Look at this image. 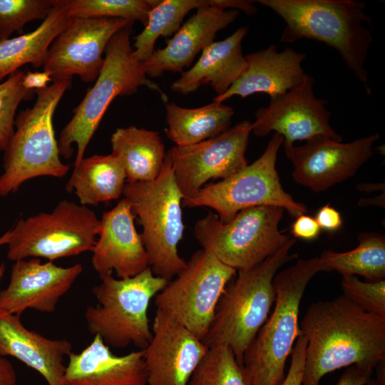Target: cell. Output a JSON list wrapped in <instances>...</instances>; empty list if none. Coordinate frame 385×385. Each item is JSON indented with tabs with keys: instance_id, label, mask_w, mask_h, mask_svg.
I'll list each match as a JSON object with an SVG mask.
<instances>
[{
	"instance_id": "6da1fadb",
	"label": "cell",
	"mask_w": 385,
	"mask_h": 385,
	"mask_svg": "<svg viewBox=\"0 0 385 385\" xmlns=\"http://www.w3.org/2000/svg\"><path fill=\"white\" fill-rule=\"evenodd\" d=\"M307 340L302 385H319L327 374L385 362V318L366 312L344 294L312 303L299 325Z\"/></svg>"
},
{
	"instance_id": "7a4b0ae2",
	"label": "cell",
	"mask_w": 385,
	"mask_h": 385,
	"mask_svg": "<svg viewBox=\"0 0 385 385\" xmlns=\"http://www.w3.org/2000/svg\"><path fill=\"white\" fill-rule=\"evenodd\" d=\"M285 23L281 43L302 38L322 42L337 51L346 66L365 86L369 95L368 73L364 68L373 41L365 24L371 19L366 4L355 0H258Z\"/></svg>"
},
{
	"instance_id": "3957f363",
	"label": "cell",
	"mask_w": 385,
	"mask_h": 385,
	"mask_svg": "<svg viewBox=\"0 0 385 385\" xmlns=\"http://www.w3.org/2000/svg\"><path fill=\"white\" fill-rule=\"evenodd\" d=\"M330 272L319 257L298 260L273 279L274 309L246 349L242 368L250 385H281L293 344L301 334L299 305L317 273Z\"/></svg>"
},
{
	"instance_id": "277c9868",
	"label": "cell",
	"mask_w": 385,
	"mask_h": 385,
	"mask_svg": "<svg viewBox=\"0 0 385 385\" xmlns=\"http://www.w3.org/2000/svg\"><path fill=\"white\" fill-rule=\"evenodd\" d=\"M296 239L290 238L260 265L238 272L226 287L216 307L212 322L202 339L208 347L228 346L242 365L243 354L264 324L275 301L273 279L279 268L297 258L289 254Z\"/></svg>"
},
{
	"instance_id": "5b68a950",
	"label": "cell",
	"mask_w": 385,
	"mask_h": 385,
	"mask_svg": "<svg viewBox=\"0 0 385 385\" xmlns=\"http://www.w3.org/2000/svg\"><path fill=\"white\" fill-rule=\"evenodd\" d=\"M133 24L118 30L109 41L94 85L73 109V116L57 140L60 155L66 159L72 156L73 145L76 144L74 167L84 158L88 144L115 97L133 95L140 86H146L159 93L162 99L167 101V96L148 78L143 63L134 56L130 41Z\"/></svg>"
},
{
	"instance_id": "8992f818",
	"label": "cell",
	"mask_w": 385,
	"mask_h": 385,
	"mask_svg": "<svg viewBox=\"0 0 385 385\" xmlns=\"http://www.w3.org/2000/svg\"><path fill=\"white\" fill-rule=\"evenodd\" d=\"M71 83L72 78L54 80L51 86L35 91L37 98L34 106L15 117V128L4 151L0 197L16 192L31 178H62L69 171V165L60 159L53 116Z\"/></svg>"
},
{
	"instance_id": "52a82bcc",
	"label": "cell",
	"mask_w": 385,
	"mask_h": 385,
	"mask_svg": "<svg viewBox=\"0 0 385 385\" xmlns=\"http://www.w3.org/2000/svg\"><path fill=\"white\" fill-rule=\"evenodd\" d=\"M123 195L138 217L141 238L153 273L170 281L186 265L178 253L183 238L182 195L166 153L158 177L149 182L126 183Z\"/></svg>"
},
{
	"instance_id": "ba28073f",
	"label": "cell",
	"mask_w": 385,
	"mask_h": 385,
	"mask_svg": "<svg viewBox=\"0 0 385 385\" xmlns=\"http://www.w3.org/2000/svg\"><path fill=\"white\" fill-rule=\"evenodd\" d=\"M92 289L98 301L88 306L85 319L89 332L109 347L124 349L133 344L145 349L153 337L148 310L150 300L169 281L155 275L150 267L132 277L108 274Z\"/></svg>"
},
{
	"instance_id": "9c48e42d",
	"label": "cell",
	"mask_w": 385,
	"mask_h": 385,
	"mask_svg": "<svg viewBox=\"0 0 385 385\" xmlns=\"http://www.w3.org/2000/svg\"><path fill=\"white\" fill-rule=\"evenodd\" d=\"M284 210L257 206L238 212L227 222L209 212L194 225L202 249L236 271L249 270L275 253L291 238L278 225Z\"/></svg>"
},
{
	"instance_id": "30bf717a",
	"label": "cell",
	"mask_w": 385,
	"mask_h": 385,
	"mask_svg": "<svg viewBox=\"0 0 385 385\" xmlns=\"http://www.w3.org/2000/svg\"><path fill=\"white\" fill-rule=\"evenodd\" d=\"M100 219L87 206L60 201L50 212L19 220L8 231L7 258L11 261L44 258L48 261L92 251Z\"/></svg>"
},
{
	"instance_id": "8fae6325",
	"label": "cell",
	"mask_w": 385,
	"mask_h": 385,
	"mask_svg": "<svg viewBox=\"0 0 385 385\" xmlns=\"http://www.w3.org/2000/svg\"><path fill=\"white\" fill-rule=\"evenodd\" d=\"M283 137L274 133L262 154L234 175L204 185L193 196L183 200V207L213 209L222 222L232 220L240 210L257 206H277L297 217L307 208L284 191L276 169L277 156Z\"/></svg>"
},
{
	"instance_id": "7c38bea8",
	"label": "cell",
	"mask_w": 385,
	"mask_h": 385,
	"mask_svg": "<svg viewBox=\"0 0 385 385\" xmlns=\"http://www.w3.org/2000/svg\"><path fill=\"white\" fill-rule=\"evenodd\" d=\"M236 270L203 249L155 297L158 310L169 315L200 340L212 322L217 303Z\"/></svg>"
},
{
	"instance_id": "4fadbf2b",
	"label": "cell",
	"mask_w": 385,
	"mask_h": 385,
	"mask_svg": "<svg viewBox=\"0 0 385 385\" xmlns=\"http://www.w3.org/2000/svg\"><path fill=\"white\" fill-rule=\"evenodd\" d=\"M251 132V122L245 120L215 137L169 150L167 153L183 199L195 195L208 180L227 179L246 167Z\"/></svg>"
},
{
	"instance_id": "5bb4252c",
	"label": "cell",
	"mask_w": 385,
	"mask_h": 385,
	"mask_svg": "<svg viewBox=\"0 0 385 385\" xmlns=\"http://www.w3.org/2000/svg\"><path fill=\"white\" fill-rule=\"evenodd\" d=\"M133 23L123 19L69 17L48 48L43 71L53 81L74 75L84 83L96 81L109 41L118 30Z\"/></svg>"
},
{
	"instance_id": "9a60e30c",
	"label": "cell",
	"mask_w": 385,
	"mask_h": 385,
	"mask_svg": "<svg viewBox=\"0 0 385 385\" xmlns=\"http://www.w3.org/2000/svg\"><path fill=\"white\" fill-rule=\"evenodd\" d=\"M314 81L313 77L307 74L300 84L270 99L267 107L258 108L255 120L251 123L252 132L257 136L265 137L272 131L282 135L287 158L295 141L307 140L317 135L337 141L342 140L330 125L332 112L326 107L327 101L314 93Z\"/></svg>"
},
{
	"instance_id": "2e32d148",
	"label": "cell",
	"mask_w": 385,
	"mask_h": 385,
	"mask_svg": "<svg viewBox=\"0 0 385 385\" xmlns=\"http://www.w3.org/2000/svg\"><path fill=\"white\" fill-rule=\"evenodd\" d=\"M378 138L374 133L344 143L324 135L312 137L292 150V177L314 192L324 191L354 176L372 156Z\"/></svg>"
},
{
	"instance_id": "e0dca14e",
	"label": "cell",
	"mask_w": 385,
	"mask_h": 385,
	"mask_svg": "<svg viewBox=\"0 0 385 385\" xmlns=\"http://www.w3.org/2000/svg\"><path fill=\"white\" fill-rule=\"evenodd\" d=\"M143 349L148 385H188L209 348L169 315L156 310Z\"/></svg>"
},
{
	"instance_id": "ac0fdd59",
	"label": "cell",
	"mask_w": 385,
	"mask_h": 385,
	"mask_svg": "<svg viewBox=\"0 0 385 385\" xmlns=\"http://www.w3.org/2000/svg\"><path fill=\"white\" fill-rule=\"evenodd\" d=\"M83 270L80 263L63 267L39 258L14 262L9 283L0 291V313L21 315L28 309L53 312Z\"/></svg>"
},
{
	"instance_id": "d6986e66",
	"label": "cell",
	"mask_w": 385,
	"mask_h": 385,
	"mask_svg": "<svg viewBox=\"0 0 385 385\" xmlns=\"http://www.w3.org/2000/svg\"><path fill=\"white\" fill-rule=\"evenodd\" d=\"M135 217L125 197L103 213L97 240L91 251L92 266L100 279L113 271L119 279L129 278L149 267L141 235L134 224Z\"/></svg>"
},
{
	"instance_id": "ffe728a7",
	"label": "cell",
	"mask_w": 385,
	"mask_h": 385,
	"mask_svg": "<svg viewBox=\"0 0 385 385\" xmlns=\"http://www.w3.org/2000/svg\"><path fill=\"white\" fill-rule=\"evenodd\" d=\"M305 53L288 47L278 52L275 44L245 56L246 68L240 78L213 101L223 103L232 96L245 98L257 93L280 96L300 84L307 73L302 67Z\"/></svg>"
},
{
	"instance_id": "44dd1931",
	"label": "cell",
	"mask_w": 385,
	"mask_h": 385,
	"mask_svg": "<svg viewBox=\"0 0 385 385\" xmlns=\"http://www.w3.org/2000/svg\"><path fill=\"white\" fill-rule=\"evenodd\" d=\"M239 11L222 10L212 6L197 9L165 47L155 50L150 58L143 63L148 76H160L165 71L183 72L196 55L214 41L217 33L234 22Z\"/></svg>"
},
{
	"instance_id": "7402d4cb",
	"label": "cell",
	"mask_w": 385,
	"mask_h": 385,
	"mask_svg": "<svg viewBox=\"0 0 385 385\" xmlns=\"http://www.w3.org/2000/svg\"><path fill=\"white\" fill-rule=\"evenodd\" d=\"M70 341L51 339L27 329L21 315L0 313V355L12 356L38 372L48 385H66L64 359Z\"/></svg>"
},
{
	"instance_id": "603a6c76",
	"label": "cell",
	"mask_w": 385,
	"mask_h": 385,
	"mask_svg": "<svg viewBox=\"0 0 385 385\" xmlns=\"http://www.w3.org/2000/svg\"><path fill=\"white\" fill-rule=\"evenodd\" d=\"M66 385H148L143 349L117 356L98 336L81 352H71Z\"/></svg>"
},
{
	"instance_id": "cb8c5ba5",
	"label": "cell",
	"mask_w": 385,
	"mask_h": 385,
	"mask_svg": "<svg viewBox=\"0 0 385 385\" xmlns=\"http://www.w3.org/2000/svg\"><path fill=\"white\" fill-rule=\"evenodd\" d=\"M247 33V28L241 26L224 40L208 45L202 51L198 61L172 83L171 89L188 95L202 85H209L216 96L224 94L246 68L242 41Z\"/></svg>"
},
{
	"instance_id": "d4e9b609",
	"label": "cell",
	"mask_w": 385,
	"mask_h": 385,
	"mask_svg": "<svg viewBox=\"0 0 385 385\" xmlns=\"http://www.w3.org/2000/svg\"><path fill=\"white\" fill-rule=\"evenodd\" d=\"M68 13V0H55L35 30L0 41V81L27 63L43 66L50 45L67 24Z\"/></svg>"
},
{
	"instance_id": "484cf974",
	"label": "cell",
	"mask_w": 385,
	"mask_h": 385,
	"mask_svg": "<svg viewBox=\"0 0 385 385\" xmlns=\"http://www.w3.org/2000/svg\"><path fill=\"white\" fill-rule=\"evenodd\" d=\"M111 143V154L124 167L126 183L149 182L158 177L166 153L158 132L135 126L118 128Z\"/></svg>"
},
{
	"instance_id": "4316f807",
	"label": "cell",
	"mask_w": 385,
	"mask_h": 385,
	"mask_svg": "<svg viewBox=\"0 0 385 385\" xmlns=\"http://www.w3.org/2000/svg\"><path fill=\"white\" fill-rule=\"evenodd\" d=\"M125 183L124 167L111 153L83 158L74 167L66 188L68 192H75L81 205H97L120 197Z\"/></svg>"
},
{
	"instance_id": "83f0119b",
	"label": "cell",
	"mask_w": 385,
	"mask_h": 385,
	"mask_svg": "<svg viewBox=\"0 0 385 385\" xmlns=\"http://www.w3.org/2000/svg\"><path fill=\"white\" fill-rule=\"evenodd\" d=\"M167 135L177 146L198 143L229 128L233 109L213 101L205 106L188 108L174 103L165 105Z\"/></svg>"
},
{
	"instance_id": "f1b7e54d",
	"label": "cell",
	"mask_w": 385,
	"mask_h": 385,
	"mask_svg": "<svg viewBox=\"0 0 385 385\" xmlns=\"http://www.w3.org/2000/svg\"><path fill=\"white\" fill-rule=\"evenodd\" d=\"M358 246L346 252L324 251L319 258L329 271L343 275H360L369 282L385 279V237L376 232H362Z\"/></svg>"
},
{
	"instance_id": "f546056e",
	"label": "cell",
	"mask_w": 385,
	"mask_h": 385,
	"mask_svg": "<svg viewBox=\"0 0 385 385\" xmlns=\"http://www.w3.org/2000/svg\"><path fill=\"white\" fill-rule=\"evenodd\" d=\"M207 6L208 0H159L148 14L145 29L135 38V58L140 63L147 61L155 51V43L160 36L175 34L188 12Z\"/></svg>"
},
{
	"instance_id": "4dcf8cb0",
	"label": "cell",
	"mask_w": 385,
	"mask_h": 385,
	"mask_svg": "<svg viewBox=\"0 0 385 385\" xmlns=\"http://www.w3.org/2000/svg\"><path fill=\"white\" fill-rule=\"evenodd\" d=\"M188 385H250L242 366L226 345L209 348Z\"/></svg>"
},
{
	"instance_id": "1f68e13d",
	"label": "cell",
	"mask_w": 385,
	"mask_h": 385,
	"mask_svg": "<svg viewBox=\"0 0 385 385\" xmlns=\"http://www.w3.org/2000/svg\"><path fill=\"white\" fill-rule=\"evenodd\" d=\"M159 0H68V16L113 18L138 21L144 26Z\"/></svg>"
},
{
	"instance_id": "d6a6232c",
	"label": "cell",
	"mask_w": 385,
	"mask_h": 385,
	"mask_svg": "<svg viewBox=\"0 0 385 385\" xmlns=\"http://www.w3.org/2000/svg\"><path fill=\"white\" fill-rule=\"evenodd\" d=\"M55 0H0V41L31 21L45 19Z\"/></svg>"
},
{
	"instance_id": "836d02e7",
	"label": "cell",
	"mask_w": 385,
	"mask_h": 385,
	"mask_svg": "<svg viewBox=\"0 0 385 385\" xmlns=\"http://www.w3.org/2000/svg\"><path fill=\"white\" fill-rule=\"evenodd\" d=\"M24 72L18 70L0 83V152H4L14 130L16 111L22 100H30L34 91L22 84Z\"/></svg>"
},
{
	"instance_id": "e575fe53",
	"label": "cell",
	"mask_w": 385,
	"mask_h": 385,
	"mask_svg": "<svg viewBox=\"0 0 385 385\" xmlns=\"http://www.w3.org/2000/svg\"><path fill=\"white\" fill-rule=\"evenodd\" d=\"M343 294L364 311L385 318V279L365 282L355 275H343Z\"/></svg>"
},
{
	"instance_id": "d590c367",
	"label": "cell",
	"mask_w": 385,
	"mask_h": 385,
	"mask_svg": "<svg viewBox=\"0 0 385 385\" xmlns=\"http://www.w3.org/2000/svg\"><path fill=\"white\" fill-rule=\"evenodd\" d=\"M307 345V338L300 334L291 352L292 360L288 373L281 385H302Z\"/></svg>"
},
{
	"instance_id": "8d00e7d4",
	"label": "cell",
	"mask_w": 385,
	"mask_h": 385,
	"mask_svg": "<svg viewBox=\"0 0 385 385\" xmlns=\"http://www.w3.org/2000/svg\"><path fill=\"white\" fill-rule=\"evenodd\" d=\"M374 369L351 365L343 372L336 385H381L372 378Z\"/></svg>"
},
{
	"instance_id": "74e56055",
	"label": "cell",
	"mask_w": 385,
	"mask_h": 385,
	"mask_svg": "<svg viewBox=\"0 0 385 385\" xmlns=\"http://www.w3.org/2000/svg\"><path fill=\"white\" fill-rule=\"evenodd\" d=\"M321 230L314 217L303 214L296 217L291 232L294 237L312 240L318 237Z\"/></svg>"
},
{
	"instance_id": "f35d334b",
	"label": "cell",
	"mask_w": 385,
	"mask_h": 385,
	"mask_svg": "<svg viewBox=\"0 0 385 385\" xmlns=\"http://www.w3.org/2000/svg\"><path fill=\"white\" fill-rule=\"evenodd\" d=\"M315 219L321 229L329 232L337 231L342 225L341 214L329 204L318 210Z\"/></svg>"
},
{
	"instance_id": "ab89813d",
	"label": "cell",
	"mask_w": 385,
	"mask_h": 385,
	"mask_svg": "<svg viewBox=\"0 0 385 385\" xmlns=\"http://www.w3.org/2000/svg\"><path fill=\"white\" fill-rule=\"evenodd\" d=\"M254 2L255 1L247 0H208L209 6L222 10H227V9L241 10L248 15H252L257 12V9L253 5Z\"/></svg>"
},
{
	"instance_id": "60d3db41",
	"label": "cell",
	"mask_w": 385,
	"mask_h": 385,
	"mask_svg": "<svg viewBox=\"0 0 385 385\" xmlns=\"http://www.w3.org/2000/svg\"><path fill=\"white\" fill-rule=\"evenodd\" d=\"M52 80L50 75L44 71L41 72L29 71L24 73L22 84L25 89L35 91L46 88L47 84Z\"/></svg>"
},
{
	"instance_id": "b9f144b4",
	"label": "cell",
	"mask_w": 385,
	"mask_h": 385,
	"mask_svg": "<svg viewBox=\"0 0 385 385\" xmlns=\"http://www.w3.org/2000/svg\"><path fill=\"white\" fill-rule=\"evenodd\" d=\"M16 374L12 364L0 355V385H16Z\"/></svg>"
},
{
	"instance_id": "7bdbcfd3",
	"label": "cell",
	"mask_w": 385,
	"mask_h": 385,
	"mask_svg": "<svg viewBox=\"0 0 385 385\" xmlns=\"http://www.w3.org/2000/svg\"><path fill=\"white\" fill-rule=\"evenodd\" d=\"M9 232H5L1 237H0V247L4 245H6L8 241ZM6 271L5 264L4 262L0 264V281L2 279Z\"/></svg>"
}]
</instances>
